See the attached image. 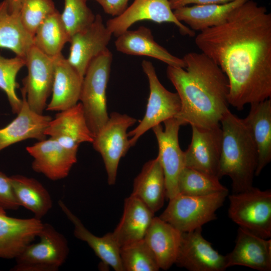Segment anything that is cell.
Instances as JSON below:
<instances>
[{
  "mask_svg": "<svg viewBox=\"0 0 271 271\" xmlns=\"http://www.w3.org/2000/svg\"><path fill=\"white\" fill-rule=\"evenodd\" d=\"M87 0H64V8L61 14L63 22L70 36L89 26L95 15L87 6Z\"/></svg>",
  "mask_w": 271,
  "mask_h": 271,
  "instance_id": "e575fe53",
  "label": "cell"
},
{
  "mask_svg": "<svg viewBox=\"0 0 271 271\" xmlns=\"http://www.w3.org/2000/svg\"><path fill=\"white\" fill-rule=\"evenodd\" d=\"M154 217L140 199L132 195L125 198L122 217L112 232L119 247L144 239Z\"/></svg>",
  "mask_w": 271,
  "mask_h": 271,
  "instance_id": "603a6c76",
  "label": "cell"
},
{
  "mask_svg": "<svg viewBox=\"0 0 271 271\" xmlns=\"http://www.w3.org/2000/svg\"><path fill=\"white\" fill-rule=\"evenodd\" d=\"M6 211L0 207V258L15 259L38 237L43 223L34 217H12Z\"/></svg>",
  "mask_w": 271,
  "mask_h": 271,
  "instance_id": "ac0fdd59",
  "label": "cell"
},
{
  "mask_svg": "<svg viewBox=\"0 0 271 271\" xmlns=\"http://www.w3.org/2000/svg\"><path fill=\"white\" fill-rule=\"evenodd\" d=\"M71 37L63 22L61 14L56 10L48 15L37 28L33 45L46 55L54 58L61 54Z\"/></svg>",
  "mask_w": 271,
  "mask_h": 271,
  "instance_id": "4dcf8cb0",
  "label": "cell"
},
{
  "mask_svg": "<svg viewBox=\"0 0 271 271\" xmlns=\"http://www.w3.org/2000/svg\"><path fill=\"white\" fill-rule=\"evenodd\" d=\"M222 144L217 177L230 178L232 193L253 187L257 164V151L243 119L229 109L222 118Z\"/></svg>",
  "mask_w": 271,
  "mask_h": 271,
  "instance_id": "3957f363",
  "label": "cell"
},
{
  "mask_svg": "<svg viewBox=\"0 0 271 271\" xmlns=\"http://www.w3.org/2000/svg\"><path fill=\"white\" fill-rule=\"evenodd\" d=\"M225 256L227 268L241 265L259 271H270L271 240L239 227L235 246Z\"/></svg>",
  "mask_w": 271,
  "mask_h": 271,
  "instance_id": "d6986e66",
  "label": "cell"
},
{
  "mask_svg": "<svg viewBox=\"0 0 271 271\" xmlns=\"http://www.w3.org/2000/svg\"><path fill=\"white\" fill-rule=\"evenodd\" d=\"M143 71L148 79L150 95L143 118L136 128L130 131L128 137L130 147L139 139L154 126L169 118L175 117L181 109V101L177 93L168 90L162 84L157 76L153 64L143 60Z\"/></svg>",
  "mask_w": 271,
  "mask_h": 271,
  "instance_id": "ba28073f",
  "label": "cell"
},
{
  "mask_svg": "<svg viewBox=\"0 0 271 271\" xmlns=\"http://www.w3.org/2000/svg\"><path fill=\"white\" fill-rule=\"evenodd\" d=\"M7 2L10 11H20V0H7Z\"/></svg>",
  "mask_w": 271,
  "mask_h": 271,
  "instance_id": "ab89813d",
  "label": "cell"
},
{
  "mask_svg": "<svg viewBox=\"0 0 271 271\" xmlns=\"http://www.w3.org/2000/svg\"><path fill=\"white\" fill-rule=\"evenodd\" d=\"M53 58L55 72L52 98L46 110L59 112L78 102L83 77L62 53Z\"/></svg>",
  "mask_w": 271,
  "mask_h": 271,
  "instance_id": "ffe728a7",
  "label": "cell"
},
{
  "mask_svg": "<svg viewBox=\"0 0 271 271\" xmlns=\"http://www.w3.org/2000/svg\"><path fill=\"white\" fill-rule=\"evenodd\" d=\"M25 59L20 56L7 58L0 55V89L6 94L12 111L17 114L20 110L23 100L16 93L19 87L16 76L21 69L25 66Z\"/></svg>",
  "mask_w": 271,
  "mask_h": 271,
  "instance_id": "836d02e7",
  "label": "cell"
},
{
  "mask_svg": "<svg viewBox=\"0 0 271 271\" xmlns=\"http://www.w3.org/2000/svg\"><path fill=\"white\" fill-rule=\"evenodd\" d=\"M98 3L107 14L117 16L127 8L128 0H93Z\"/></svg>",
  "mask_w": 271,
  "mask_h": 271,
  "instance_id": "74e56055",
  "label": "cell"
},
{
  "mask_svg": "<svg viewBox=\"0 0 271 271\" xmlns=\"http://www.w3.org/2000/svg\"><path fill=\"white\" fill-rule=\"evenodd\" d=\"M26 149L33 159V171L52 181L67 177L77 162V151L68 149L51 138L39 141Z\"/></svg>",
  "mask_w": 271,
  "mask_h": 271,
  "instance_id": "2e32d148",
  "label": "cell"
},
{
  "mask_svg": "<svg viewBox=\"0 0 271 271\" xmlns=\"http://www.w3.org/2000/svg\"><path fill=\"white\" fill-rule=\"evenodd\" d=\"M137 121L127 114L113 112L94 137L93 147L102 157L109 185L115 183L120 160L130 148L127 130Z\"/></svg>",
  "mask_w": 271,
  "mask_h": 271,
  "instance_id": "9c48e42d",
  "label": "cell"
},
{
  "mask_svg": "<svg viewBox=\"0 0 271 271\" xmlns=\"http://www.w3.org/2000/svg\"><path fill=\"white\" fill-rule=\"evenodd\" d=\"M175 264L190 271H223L225 255L219 253L202 234V227L182 232Z\"/></svg>",
  "mask_w": 271,
  "mask_h": 271,
  "instance_id": "4fadbf2b",
  "label": "cell"
},
{
  "mask_svg": "<svg viewBox=\"0 0 271 271\" xmlns=\"http://www.w3.org/2000/svg\"><path fill=\"white\" fill-rule=\"evenodd\" d=\"M248 0H235L221 4L193 5L173 10L177 19L192 30L201 32L223 24L232 12Z\"/></svg>",
  "mask_w": 271,
  "mask_h": 271,
  "instance_id": "4316f807",
  "label": "cell"
},
{
  "mask_svg": "<svg viewBox=\"0 0 271 271\" xmlns=\"http://www.w3.org/2000/svg\"><path fill=\"white\" fill-rule=\"evenodd\" d=\"M185 68L168 66L167 75L181 101L175 117L182 125L209 128L220 125L228 108L229 82L219 66L203 53L182 58Z\"/></svg>",
  "mask_w": 271,
  "mask_h": 271,
  "instance_id": "7a4b0ae2",
  "label": "cell"
},
{
  "mask_svg": "<svg viewBox=\"0 0 271 271\" xmlns=\"http://www.w3.org/2000/svg\"><path fill=\"white\" fill-rule=\"evenodd\" d=\"M228 195L224 191L204 196L177 194L159 217L182 232H188L217 219L216 211Z\"/></svg>",
  "mask_w": 271,
  "mask_h": 271,
  "instance_id": "5b68a950",
  "label": "cell"
},
{
  "mask_svg": "<svg viewBox=\"0 0 271 271\" xmlns=\"http://www.w3.org/2000/svg\"><path fill=\"white\" fill-rule=\"evenodd\" d=\"M37 243L28 244L15 258L12 271H57L69 252L66 237L51 224L43 223Z\"/></svg>",
  "mask_w": 271,
  "mask_h": 271,
  "instance_id": "8992f818",
  "label": "cell"
},
{
  "mask_svg": "<svg viewBox=\"0 0 271 271\" xmlns=\"http://www.w3.org/2000/svg\"><path fill=\"white\" fill-rule=\"evenodd\" d=\"M178 190V193L190 196H204L228 191L217 177L186 167L180 175Z\"/></svg>",
  "mask_w": 271,
  "mask_h": 271,
  "instance_id": "1f68e13d",
  "label": "cell"
},
{
  "mask_svg": "<svg viewBox=\"0 0 271 271\" xmlns=\"http://www.w3.org/2000/svg\"><path fill=\"white\" fill-rule=\"evenodd\" d=\"M45 134L63 147L77 151L81 143H92L94 139L80 102L57 113L50 121Z\"/></svg>",
  "mask_w": 271,
  "mask_h": 271,
  "instance_id": "e0dca14e",
  "label": "cell"
},
{
  "mask_svg": "<svg viewBox=\"0 0 271 271\" xmlns=\"http://www.w3.org/2000/svg\"><path fill=\"white\" fill-rule=\"evenodd\" d=\"M112 61V54L107 49L91 61L82 81L79 100L94 137L109 118L106 90Z\"/></svg>",
  "mask_w": 271,
  "mask_h": 271,
  "instance_id": "277c9868",
  "label": "cell"
},
{
  "mask_svg": "<svg viewBox=\"0 0 271 271\" xmlns=\"http://www.w3.org/2000/svg\"><path fill=\"white\" fill-rule=\"evenodd\" d=\"M131 195L140 199L154 213L163 207L166 198V184L158 157L144 164L134 180Z\"/></svg>",
  "mask_w": 271,
  "mask_h": 271,
  "instance_id": "83f0119b",
  "label": "cell"
},
{
  "mask_svg": "<svg viewBox=\"0 0 271 271\" xmlns=\"http://www.w3.org/2000/svg\"><path fill=\"white\" fill-rule=\"evenodd\" d=\"M191 127V143L184 152L185 166L217 177L222 136L220 125Z\"/></svg>",
  "mask_w": 271,
  "mask_h": 271,
  "instance_id": "5bb4252c",
  "label": "cell"
},
{
  "mask_svg": "<svg viewBox=\"0 0 271 271\" xmlns=\"http://www.w3.org/2000/svg\"><path fill=\"white\" fill-rule=\"evenodd\" d=\"M182 232L161 219L154 217L144 240L154 254L160 269H168L175 263Z\"/></svg>",
  "mask_w": 271,
  "mask_h": 271,
  "instance_id": "d4e9b609",
  "label": "cell"
},
{
  "mask_svg": "<svg viewBox=\"0 0 271 271\" xmlns=\"http://www.w3.org/2000/svg\"><path fill=\"white\" fill-rule=\"evenodd\" d=\"M25 61L28 75L22 80V93L25 95L32 110L43 114L52 93L55 72L54 58L33 45L26 55Z\"/></svg>",
  "mask_w": 271,
  "mask_h": 271,
  "instance_id": "30bf717a",
  "label": "cell"
},
{
  "mask_svg": "<svg viewBox=\"0 0 271 271\" xmlns=\"http://www.w3.org/2000/svg\"><path fill=\"white\" fill-rule=\"evenodd\" d=\"M61 210L74 226L75 237L87 243L104 265L111 266L115 271H123L119 249L120 247L113 237L112 232L101 237L90 232L62 201H58Z\"/></svg>",
  "mask_w": 271,
  "mask_h": 271,
  "instance_id": "484cf974",
  "label": "cell"
},
{
  "mask_svg": "<svg viewBox=\"0 0 271 271\" xmlns=\"http://www.w3.org/2000/svg\"><path fill=\"white\" fill-rule=\"evenodd\" d=\"M33 45V37L23 25L20 11H10L7 0L0 3V48L25 59Z\"/></svg>",
  "mask_w": 271,
  "mask_h": 271,
  "instance_id": "f1b7e54d",
  "label": "cell"
},
{
  "mask_svg": "<svg viewBox=\"0 0 271 271\" xmlns=\"http://www.w3.org/2000/svg\"><path fill=\"white\" fill-rule=\"evenodd\" d=\"M17 116L6 126L0 128V152L17 143L34 139L38 141L46 139L45 131L52 117L39 114L29 106L25 95Z\"/></svg>",
  "mask_w": 271,
  "mask_h": 271,
  "instance_id": "44dd1931",
  "label": "cell"
},
{
  "mask_svg": "<svg viewBox=\"0 0 271 271\" xmlns=\"http://www.w3.org/2000/svg\"><path fill=\"white\" fill-rule=\"evenodd\" d=\"M229 217L239 227L265 239L271 237V191L252 187L228 195Z\"/></svg>",
  "mask_w": 271,
  "mask_h": 271,
  "instance_id": "52a82bcc",
  "label": "cell"
},
{
  "mask_svg": "<svg viewBox=\"0 0 271 271\" xmlns=\"http://www.w3.org/2000/svg\"><path fill=\"white\" fill-rule=\"evenodd\" d=\"M114 44L118 51L127 55L149 56L168 66L185 67L182 58L173 55L157 43L151 30L144 26L136 30H126L117 37Z\"/></svg>",
  "mask_w": 271,
  "mask_h": 271,
  "instance_id": "7402d4cb",
  "label": "cell"
},
{
  "mask_svg": "<svg viewBox=\"0 0 271 271\" xmlns=\"http://www.w3.org/2000/svg\"><path fill=\"white\" fill-rule=\"evenodd\" d=\"M195 43L227 77L229 104L238 110L271 97V14L248 0L222 24L200 32Z\"/></svg>",
  "mask_w": 271,
  "mask_h": 271,
  "instance_id": "6da1fadb",
  "label": "cell"
},
{
  "mask_svg": "<svg viewBox=\"0 0 271 271\" xmlns=\"http://www.w3.org/2000/svg\"><path fill=\"white\" fill-rule=\"evenodd\" d=\"M0 207L6 210H16L21 207L15 196L10 176L2 171H0Z\"/></svg>",
  "mask_w": 271,
  "mask_h": 271,
  "instance_id": "8d00e7d4",
  "label": "cell"
},
{
  "mask_svg": "<svg viewBox=\"0 0 271 271\" xmlns=\"http://www.w3.org/2000/svg\"><path fill=\"white\" fill-rule=\"evenodd\" d=\"M143 20L172 23L182 35L193 37L195 34L177 19L169 0H134L121 14L108 20L105 25L112 35L118 37L133 24Z\"/></svg>",
  "mask_w": 271,
  "mask_h": 271,
  "instance_id": "7c38bea8",
  "label": "cell"
},
{
  "mask_svg": "<svg viewBox=\"0 0 271 271\" xmlns=\"http://www.w3.org/2000/svg\"><path fill=\"white\" fill-rule=\"evenodd\" d=\"M112 35L101 16L97 14L89 26L71 36L67 59L82 77L91 61L108 49Z\"/></svg>",
  "mask_w": 271,
  "mask_h": 271,
  "instance_id": "9a60e30c",
  "label": "cell"
},
{
  "mask_svg": "<svg viewBox=\"0 0 271 271\" xmlns=\"http://www.w3.org/2000/svg\"><path fill=\"white\" fill-rule=\"evenodd\" d=\"M250 105L247 116L243 119L255 144L258 154L255 176H258L271 161V99Z\"/></svg>",
  "mask_w": 271,
  "mask_h": 271,
  "instance_id": "cb8c5ba5",
  "label": "cell"
},
{
  "mask_svg": "<svg viewBox=\"0 0 271 271\" xmlns=\"http://www.w3.org/2000/svg\"><path fill=\"white\" fill-rule=\"evenodd\" d=\"M235 0H169L171 9H176L194 5H206L212 4H221L229 3Z\"/></svg>",
  "mask_w": 271,
  "mask_h": 271,
  "instance_id": "f35d334b",
  "label": "cell"
},
{
  "mask_svg": "<svg viewBox=\"0 0 271 271\" xmlns=\"http://www.w3.org/2000/svg\"><path fill=\"white\" fill-rule=\"evenodd\" d=\"M56 10L52 0H20L22 23L33 37L43 21Z\"/></svg>",
  "mask_w": 271,
  "mask_h": 271,
  "instance_id": "d590c367",
  "label": "cell"
},
{
  "mask_svg": "<svg viewBox=\"0 0 271 271\" xmlns=\"http://www.w3.org/2000/svg\"><path fill=\"white\" fill-rule=\"evenodd\" d=\"M165 128L161 124L153 129L159 147L158 157L165 180L166 198L170 199L178 193V184L180 175L184 168V153L180 148L178 134L180 122L173 117L164 121Z\"/></svg>",
  "mask_w": 271,
  "mask_h": 271,
  "instance_id": "8fae6325",
  "label": "cell"
},
{
  "mask_svg": "<svg viewBox=\"0 0 271 271\" xmlns=\"http://www.w3.org/2000/svg\"><path fill=\"white\" fill-rule=\"evenodd\" d=\"M15 196L20 206L31 211L40 219L52 209L51 195L37 180L22 175L10 176Z\"/></svg>",
  "mask_w": 271,
  "mask_h": 271,
  "instance_id": "f546056e",
  "label": "cell"
},
{
  "mask_svg": "<svg viewBox=\"0 0 271 271\" xmlns=\"http://www.w3.org/2000/svg\"><path fill=\"white\" fill-rule=\"evenodd\" d=\"M123 271H158L156 258L144 239L120 247Z\"/></svg>",
  "mask_w": 271,
  "mask_h": 271,
  "instance_id": "d6a6232c",
  "label": "cell"
}]
</instances>
